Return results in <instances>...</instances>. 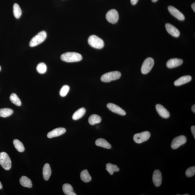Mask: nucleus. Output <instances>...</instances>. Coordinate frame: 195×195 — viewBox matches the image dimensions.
<instances>
[{
    "label": "nucleus",
    "instance_id": "17",
    "mask_svg": "<svg viewBox=\"0 0 195 195\" xmlns=\"http://www.w3.org/2000/svg\"><path fill=\"white\" fill-rule=\"evenodd\" d=\"M192 79V77L189 75L181 77L174 81V85L176 86H180L189 82Z\"/></svg>",
    "mask_w": 195,
    "mask_h": 195
},
{
    "label": "nucleus",
    "instance_id": "12",
    "mask_svg": "<svg viewBox=\"0 0 195 195\" xmlns=\"http://www.w3.org/2000/svg\"><path fill=\"white\" fill-rule=\"evenodd\" d=\"M156 111L161 117L164 119H167L170 117L169 111L164 106L160 104H157L156 106Z\"/></svg>",
    "mask_w": 195,
    "mask_h": 195
},
{
    "label": "nucleus",
    "instance_id": "33",
    "mask_svg": "<svg viewBox=\"0 0 195 195\" xmlns=\"http://www.w3.org/2000/svg\"><path fill=\"white\" fill-rule=\"evenodd\" d=\"M191 131L193 137L195 138V126H192L191 127Z\"/></svg>",
    "mask_w": 195,
    "mask_h": 195
},
{
    "label": "nucleus",
    "instance_id": "16",
    "mask_svg": "<svg viewBox=\"0 0 195 195\" xmlns=\"http://www.w3.org/2000/svg\"><path fill=\"white\" fill-rule=\"evenodd\" d=\"M183 61L181 59L173 58L169 59L167 63V66L169 69L178 67L183 64Z\"/></svg>",
    "mask_w": 195,
    "mask_h": 195
},
{
    "label": "nucleus",
    "instance_id": "11",
    "mask_svg": "<svg viewBox=\"0 0 195 195\" xmlns=\"http://www.w3.org/2000/svg\"><path fill=\"white\" fill-rule=\"evenodd\" d=\"M168 8L171 14L178 19L180 21H183L185 20V17L184 15L177 9L172 6H169Z\"/></svg>",
    "mask_w": 195,
    "mask_h": 195
},
{
    "label": "nucleus",
    "instance_id": "19",
    "mask_svg": "<svg viewBox=\"0 0 195 195\" xmlns=\"http://www.w3.org/2000/svg\"><path fill=\"white\" fill-rule=\"evenodd\" d=\"M20 184L25 187L31 188L32 187V183L30 179L26 176H22L20 180Z\"/></svg>",
    "mask_w": 195,
    "mask_h": 195
},
{
    "label": "nucleus",
    "instance_id": "38",
    "mask_svg": "<svg viewBox=\"0 0 195 195\" xmlns=\"http://www.w3.org/2000/svg\"><path fill=\"white\" fill-rule=\"evenodd\" d=\"M151 1L153 2H157L158 1V0H151Z\"/></svg>",
    "mask_w": 195,
    "mask_h": 195
},
{
    "label": "nucleus",
    "instance_id": "8",
    "mask_svg": "<svg viewBox=\"0 0 195 195\" xmlns=\"http://www.w3.org/2000/svg\"><path fill=\"white\" fill-rule=\"evenodd\" d=\"M106 18L110 23L113 24L117 23L119 19L118 12L115 9L111 10L107 13Z\"/></svg>",
    "mask_w": 195,
    "mask_h": 195
},
{
    "label": "nucleus",
    "instance_id": "1",
    "mask_svg": "<svg viewBox=\"0 0 195 195\" xmlns=\"http://www.w3.org/2000/svg\"><path fill=\"white\" fill-rule=\"evenodd\" d=\"M82 59L80 54L75 52H67L61 56V60L68 63L80 62Z\"/></svg>",
    "mask_w": 195,
    "mask_h": 195
},
{
    "label": "nucleus",
    "instance_id": "31",
    "mask_svg": "<svg viewBox=\"0 0 195 195\" xmlns=\"http://www.w3.org/2000/svg\"><path fill=\"white\" fill-rule=\"evenodd\" d=\"M69 89L70 88L69 86L67 85L63 86L60 90L59 94L60 96L65 97L66 96L69 91Z\"/></svg>",
    "mask_w": 195,
    "mask_h": 195
},
{
    "label": "nucleus",
    "instance_id": "40",
    "mask_svg": "<svg viewBox=\"0 0 195 195\" xmlns=\"http://www.w3.org/2000/svg\"><path fill=\"white\" fill-rule=\"evenodd\" d=\"M184 195H189V194H184Z\"/></svg>",
    "mask_w": 195,
    "mask_h": 195
},
{
    "label": "nucleus",
    "instance_id": "35",
    "mask_svg": "<svg viewBox=\"0 0 195 195\" xmlns=\"http://www.w3.org/2000/svg\"><path fill=\"white\" fill-rule=\"evenodd\" d=\"M192 7L193 9V11L195 12V3H193L192 4Z\"/></svg>",
    "mask_w": 195,
    "mask_h": 195
},
{
    "label": "nucleus",
    "instance_id": "24",
    "mask_svg": "<svg viewBox=\"0 0 195 195\" xmlns=\"http://www.w3.org/2000/svg\"><path fill=\"white\" fill-rule=\"evenodd\" d=\"M13 113V111L10 108L0 109V117H7L10 116Z\"/></svg>",
    "mask_w": 195,
    "mask_h": 195
},
{
    "label": "nucleus",
    "instance_id": "7",
    "mask_svg": "<svg viewBox=\"0 0 195 195\" xmlns=\"http://www.w3.org/2000/svg\"><path fill=\"white\" fill-rule=\"evenodd\" d=\"M150 133L148 131H145L137 133L133 137V140L137 144H140L148 140L150 137Z\"/></svg>",
    "mask_w": 195,
    "mask_h": 195
},
{
    "label": "nucleus",
    "instance_id": "10",
    "mask_svg": "<svg viewBox=\"0 0 195 195\" xmlns=\"http://www.w3.org/2000/svg\"><path fill=\"white\" fill-rule=\"evenodd\" d=\"M107 108L111 112L122 116L125 115L126 114L125 111L122 109L120 107L112 103H109L107 104Z\"/></svg>",
    "mask_w": 195,
    "mask_h": 195
},
{
    "label": "nucleus",
    "instance_id": "29",
    "mask_svg": "<svg viewBox=\"0 0 195 195\" xmlns=\"http://www.w3.org/2000/svg\"><path fill=\"white\" fill-rule=\"evenodd\" d=\"M10 99L12 103L18 106H20L21 105V101L17 95L15 93H12L11 95Z\"/></svg>",
    "mask_w": 195,
    "mask_h": 195
},
{
    "label": "nucleus",
    "instance_id": "6",
    "mask_svg": "<svg viewBox=\"0 0 195 195\" xmlns=\"http://www.w3.org/2000/svg\"><path fill=\"white\" fill-rule=\"evenodd\" d=\"M155 64V61L152 58H147L143 63L141 71L142 74H146L151 71Z\"/></svg>",
    "mask_w": 195,
    "mask_h": 195
},
{
    "label": "nucleus",
    "instance_id": "23",
    "mask_svg": "<svg viewBox=\"0 0 195 195\" xmlns=\"http://www.w3.org/2000/svg\"><path fill=\"white\" fill-rule=\"evenodd\" d=\"M102 121V119L99 115L94 114L91 115L88 119L89 123L91 125L100 123Z\"/></svg>",
    "mask_w": 195,
    "mask_h": 195
},
{
    "label": "nucleus",
    "instance_id": "28",
    "mask_svg": "<svg viewBox=\"0 0 195 195\" xmlns=\"http://www.w3.org/2000/svg\"><path fill=\"white\" fill-rule=\"evenodd\" d=\"M13 13L16 18L18 19L21 17L22 11L20 6L17 3H15L13 6Z\"/></svg>",
    "mask_w": 195,
    "mask_h": 195
},
{
    "label": "nucleus",
    "instance_id": "37",
    "mask_svg": "<svg viewBox=\"0 0 195 195\" xmlns=\"http://www.w3.org/2000/svg\"><path fill=\"white\" fill-rule=\"evenodd\" d=\"M2 188V183L0 181V189H1Z\"/></svg>",
    "mask_w": 195,
    "mask_h": 195
},
{
    "label": "nucleus",
    "instance_id": "39",
    "mask_svg": "<svg viewBox=\"0 0 195 195\" xmlns=\"http://www.w3.org/2000/svg\"><path fill=\"white\" fill-rule=\"evenodd\" d=\"M1 67L0 66V71H1Z\"/></svg>",
    "mask_w": 195,
    "mask_h": 195
},
{
    "label": "nucleus",
    "instance_id": "4",
    "mask_svg": "<svg viewBox=\"0 0 195 195\" xmlns=\"http://www.w3.org/2000/svg\"><path fill=\"white\" fill-rule=\"evenodd\" d=\"M121 74L119 71L110 72L103 75L101 78V80L103 82L109 83L111 81L118 80L121 78Z\"/></svg>",
    "mask_w": 195,
    "mask_h": 195
},
{
    "label": "nucleus",
    "instance_id": "2",
    "mask_svg": "<svg viewBox=\"0 0 195 195\" xmlns=\"http://www.w3.org/2000/svg\"><path fill=\"white\" fill-rule=\"evenodd\" d=\"M88 42L91 46L96 49H102L105 45L103 40L96 35L90 36Z\"/></svg>",
    "mask_w": 195,
    "mask_h": 195
},
{
    "label": "nucleus",
    "instance_id": "15",
    "mask_svg": "<svg viewBox=\"0 0 195 195\" xmlns=\"http://www.w3.org/2000/svg\"><path fill=\"white\" fill-rule=\"evenodd\" d=\"M165 28H166L167 32L173 37H178L180 36V31L173 25L167 23L165 25Z\"/></svg>",
    "mask_w": 195,
    "mask_h": 195
},
{
    "label": "nucleus",
    "instance_id": "22",
    "mask_svg": "<svg viewBox=\"0 0 195 195\" xmlns=\"http://www.w3.org/2000/svg\"><path fill=\"white\" fill-rule=\"evenodd\" d=\"M86 112V110L84 108H81L74 113L72 116V119L74 121L78 120L83 116Z\"/></svg>",
    "mask_w": 195,
    "mask_h": 195
},
{
    "label": "nucleus",
    "instance_id": "3",
    "mask_svg": "<svg viewBox=\"0 0 195 195\" xmlns=\"http://www.w3.org/2000/svg\"><path fill=\"white\" fill-rule=\"evenodd\" d=\"M46 37L47 33L46 31H40L32 38L29 43V46L31 47L37 46L44 42Z\"/></svg>",
    "mask_w": 195,
    "mask_h": 195
},
{
    "label": "nucleus",
    "instance_id": "5",
    "mask_svg": "<svg viewBox=\"0 0 195 195\" xmlns=\"http://www.w3.org/2000/svg\"><path fill=\"white\" fill-rule=\"evenodd\" d=\"M0 164L7 171L9 170L11 168L12 163L10 158L8 154L4 152L0 153Z\"/></svg>",
    "mask_w": 195,
    "mask_h": 195
},
{
    "label": "nucleus",
    "instance_id": "30",
    "mask_svg": "<svg viewBox=\"0 0 195 195\" xmlns=\"http://www.w3.org/2000/svg\"><path fill=\"white\" fill-rule=\"evenodd\" d=\"M36 69L38 73L43 74L46 73L47 68L46 65L44 63H41L37 65Z\"/></svg>",
    "mask_w": 195,
    "mask_h": 195
},
{
    "label": "nucleus",
    "instance_id": "13",
    "mask_svg": "<svg viewBox=\"0 0 195 195\" xmlns=\"http://www.w3.org/2000/svg\"><path fill=\"white\" fill-rule=\"evenodd\" d=\"M153 181L154 184L156 187H159L162 183L161 173L159 170H156L154 172L153 175Z\"/></svg>",
    "mask_w": 195,
    "mask_h": 195
},
{
    "label": "nucleus",
    "instance_id": "14",
    "mask_svg": "<svg viewBox=\"0 0 195 195\" xmlns=\"http://www.w3.org/2000/svg\"><path fill=\"white\" fill-rule=\"evenodd\" d=\"M66 131L65 129L63 128H59L50 131L47 135V137L49 138L59 136L64 134Z\"/></svg>",
    "mask_w": 195,
    "mask_h": 195
},
{
    "label": "nucleus",
    "instance_id": "21",
    "mask_svg": "<svg viewBox=\"0 0 195 195\" xmlns=\"http://www.w3.org/2000/svg\"><path fill=\"white\" fill-rule=\"evenodd\" d=\"M63 192L67 195H76L74 191L73 188L69 183H65L63 185L62 187Z\"/></svg>",
    "mask_w": 195,
    "mask_h": 195
},
{
    "label": "nucleus",
    "instance_id": "18",
    "mask_svg": "<svg viewBox=\"0 0 195 195\" xmlns=\"http://www.w3.org/2000/svg\"><path fill=\"white\" fill-rule=\"evenodd\" d=\"M51 174V170L50 167L48 163L44 165L43 169V177L45 180L48 181Z\"/></svg>",
    "mask_w": 195,
    "mask_h": 195
},
{
    "label": "nucleus",
    "instance_id": "36",
    "mask_svg": "<svg viewBox=\"0 0 195 195\" xmlns=\"http://www.w3.org/2000/svg\"><path fill=\"white\" fill-rule=\"evenodd\" d=\"M192 111L194 113H195V105L193 106L192 108Z\"/></svg>",
    "mask_w": 195,
    "mask_h": 195
},
{
    "label": "nucleus",
    "instance_id": "32",
    "mask_svg": "<svg viewBox=\"0 0 195 195\" xmlns=\"http://www.w3.org/2000/svg\"><path fill=\"white\" fill-rule=\"evenodd\" d=\"M186 175L188 177H192L195 174V167H190L188 168L185 173Z\"/></svg>",
    "mask_w": 195,
    "mask_h": 195
},
{
    "label": "nucleus",
    "instance_id": "20",
    "mask_svg": "<svg viewBox=\"0 0 195 195\" xmlns=\"http://www.w3.org/2000/svg\"><path fill=\"white\" fill-rule=\"evenodd\" d=\"M96 144L97 146L107 149H110L112 147L111 145L103 138H99L97 139L96 141Z\"/></svg>",
    "mask_w": 195,
    "mask_h": 195
},
{
    "label": "nucleus",
    "instance_id": "27",
    "mask_svg": "<svg viewBox=\"0 0 195 195\" xmlns=\"http://www.w3.org/2000/svg\"><path fill=\"white\" fill-rule=\"evenodd\" d=\"M13 144L16 149L20 153L23 152L25 150V147L22 143L17 139L13 140Z\"/></svg>",
    "mask_w": 195,
    "mask_h": 195
},
{
    "label": "nucleus",
    "instance_id": "26",
    "mask_svg": "<svg viewBox=\"0 0 195 195\" xmlns=\"http://www.w3.org/2000/svg\"><path fill=\"white\" fill-rule=\"evenodd\" d=\"M106 169L111 175H112L115 172H118L119 169L117 165H113L111 163H108L106 165Z\"/></svg>",
    "mask_w": 195,
    "mask_h": 195
},
{
    "label": "nucleus",
    "instance_id": "25",
    "mask_svg": "<svg viewBox=\"0 0 195 195\" xmlns=\"http://www.w3.org/2000/svg\"><path fill=\"white\" fill-rule=\"evenodd\" d=\"M80 177L81 180L85 183L89 182L92 180L91 176L87 170H84L81 172Z\"/></svg>",
    "mask_w": 195,
    "mask_h": 195
},
{
    "label": "nucleus",
    "instance_id": "34",
    "mask_svg": "<svg viewBox=\"0 0 195 195\" xmlns=\"http://www.w3.org/2000/svg\"><path fill=\"white\" fill-rule=\"evenodd\" d=\"M138 0H131V3L133 5H135L137 3Z\"/></svg>",
    "mask_w": 195,
    "mask_h": 195
},
{
    "label": "nucleus",
    "instance_id": "9",
    "mask_svg": "<svg viewBox=\"0 0 195 195\" xmlns=\"http://www.w3.org/2000/svg\"><path fill=\"white\" fill-rule=\"evenodd\" d=\"M187 141V138L184 136L181 135L176 137L172 140L171 144V148L173 149H177L185 144Z\"/></svg>",
    "mask_w": 195,
    "mask_h": 195
}]
</instances>
